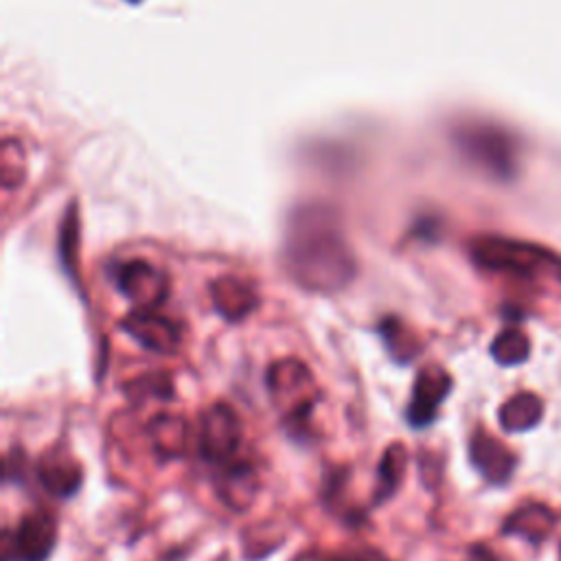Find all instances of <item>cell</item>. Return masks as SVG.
Here are the masks:
<instances>
[{"label": "cell", "instance_id": "ffe728a7", "mask_svg": "<svg viewBox=\"0 0 561 561\" xmlns=\"http://www.w3.org/2000/svg\"><path fill=\"white\" fill-rule=\"evenodd\" d=\"M11 142L4 138L2 142V186L9 191L18 186L24 178V153L22 147L15 145V153H11Z\"/></svg>", "mask_w": 561, "mask_h": 561}, {"label": "cell", "instance_id": "8fae6325", "mask_svg": "<svg viewBox=\"0 0 561 561\" xmlns=\"http://www.w3.org/2000/svg\"><path fill=\"white\" fill-rule=\"evenodd\" d=\"M259 491V478L250 462L230 460L215 467V493L230 511H245L254 502Z\"/></svg>", "mask_w": 561, "mask_h": 561}, {"label": "cell", "instance_id": "2e32d148", "mask_svg": "<svg viewBox=\"0 0 561 561\" xmlns=\"http://www.w3.org/2000/svg\"><path fill=\"white\" fill-rule=\"evenodd\" d=\"M405 462H408L405 445L392 443L383 449L379 465H377V476H375V491H373L375 506L397 493V489L403 480V473H405Z\"/></svg>", "mask_w": 561, "mask_h": 561}, {"label": "cell", "instance_id": "ba28073f", "mask_svg": "<svg viewBox=\"0 0 561 561\" xmlns=\"http://www.w3.org/2000/svg\"><path fill=\"white\" fill-rule=\"evenodd\" d=\"M121 329L147 351L171 355L180 344V327L156 313V309H134L121 320Z\"/></svg>", "mask_w": 561, "mask_h": 561}, {"label": "cell", "instance_id": "603a6c76", "mask_svg": "<svg viewBox=\"0 0 561 561\" xmlns=\"http://www.w3.org/2000/svg\"><path fill=\"white\" fill-rule=\"evenodd\" d=\"M559 561H561V543H559Z\"/></svg>", "mask_w": 561, "mask_h": 561}, {"label": "cell", "instance_id": "d6986e66", "mask_svg": "<svg viewBox=\"0 0 561 561\" xmlns=\"http://www.w3.org/2000/svg\"><path fill=\"white\" fill-rule=\"evenodd\" d=\"M77 217L75 213H68L61 226V239H59V259L66 267V272L75 278L77 276Z\"/></svg>", "mask_w": 561, "mask_h": 561}, {"label": "cell", "instance_id": "9c48e42d", "mask_svg": "<svg viewBox=\"0 0 561 561\" xmlns=\"http://www.w3.org/2000/svg\"><path fill=\"white\" fill-rule=\"evenodd\" d=\"M35 476L39 484L53 497H59V500L75 495L83 482L81 465L61 447H50L39 456L35 465Z\"/></svg>", "mask_w": 561, "mask_h": 561}, {"label": "cell", "instance_id": "5b68a950", "mask_svg": "<svg viewBox=\"0 0 561 561\" xmlns=\"http://www.w3.org/2000/svg\"><path fill=\"white\" fill-rule=\"evenodd\" d=\"M241 440H243L241 421L228 403L217 401L202 414L199 432H197V449L208 465L219 467L234 460Z\"/></svg>", "mask_w": 561, "mask_h": 561}, {"label": "cell", "instance_id": "5bb4252c", "mask_svg": "<svg viewBox=\"0 0 561 561\" xmlns=\"http://www.w3.org/2000/svg\"><path fill=\"white\" fill-rule=\"evenodd\" d=\"M147 436L160 458H175L182 456L186 449L188 425L182 416L158 414L149 421Z\"/></svg>", "mask_w": 561, "mask_h": 561}, {"label": "cell", "instance_id": "44dd1931", "mask_svg": "<svg viewBox=\"0 0 561 561\" xmlns=\"http://www.w3.org/2000/svg\"><path fill=\"white\" fill-rule=\"evenodd\" d=\"M294 561H390V559L383 557L379 550H373V548H353V550L333 552V554L305 552Z\"/></svg>", "mask_w": 561, "mask_h": 561}, {"label": "cell", "instance_id": "6da1fadb", "mask_svg": "<svg viewBox=\"0 0 561 561\" xmlns=\"http://www.w3.org/2000/svg\"><path fill=\"white\" fill-rule=\"evenodd\" d=\"M283 265L307 291L331 294L355 276V256L337 215L324 204L298 206L285 226Z\"/></svg>", "mask_w": 561, "mask_h": 561}, {"label": "cell", "instance_id": "e0dca14e", "mask_svg": "<svg viewBox=\"0 0 561 561\" xmlns=\"http://www.w3.org/2000/svg\"><path fill=\"white\" fill-rule=\"evenodd\" d=\"M383 346L388 351V355L399 362V364H408L412 362L419 353H421V342L419 337L394 316H388L379 322L377 327Z\"/></svg>", "mask_w": 561, "mask_h": 561}, {"label": "cell", "instance_id": "ac0fdd59", "mask_svg": "<svg viewBox=\"0 0 561 561\" xmlns=\"http://www.w3.org/2000/svg\"><path fill=\"white\" fill-rule=\"evenodd\" d=\"M491 357L502 364V366H515L526 362V357L530 355V342L526 337L524 331L519 329H504L502 333H497L491 342Z\"/></svg>", "mask_w": 561, "mask_h": 561}, {"label": "cell", "instance_id": "7a4b0ae2", "mask_svg": "<svg viewBox=\"0 0 561 561\" xmlns=\"http://www.w3.org/2000/svg\"><path fill=\"white\" fill-rule=\"evenodd\" d=\"M267 390L283 412V427L294 440L313 436L311 414L316 408V383L309 368L298 359H280L267 370Z\"/></svg>", "mask_w": 561, "mask_h": 561}, {"label": "cell", "instance_id": "52a82bcc", "mask_svg": "<svg viewBox=\"0 0 561 561\" xmlns=\"http://www.w3.org/2000/svg\"><path fill=\"white\" fill-rule=\"evenodd\" d=\"M454 381L451 375L438 366V364H427L419 370L410 401L405 405V421L414 430L427 427L440 408V403L447 399Z\"/></svg>", "mask_w": 561, "mask_h": 561}, {"label": "cell", "instance_id": "8992f818", "mask_svg": "<svg viewBox=\"0 0 561 561\" xmlns=\"http://www.w3.org/2000/svg\"><path fill=\"white\" fill-rule=\"evenodd\" d=\"M114 278L121 294L138 309H156L169 296V276L145 259L123 261Z\"/></svg>", "mask_w": 561, "mask_h": 561}, {"label": "cell", "instance_id": "4fadbf2b", "mask_svg": "<svg viewBox=\"0 0 561 561\" xmlns=\"http://www.w3.org/2000/svg\"><path fill=\"white\" fill-rule=\"evenodd\" d=\"M557 526V515L550 506L539 504V502H530L519 506L517 511H513L504 524H502V533L504 535H513V537H522L526 541L539 543L543 541Z\"/></svg>", "mask_w": 561, "mask_h": 561}, {"label": "cell", "instance_id": "3957f363", "mask_svg": "<svg viewBox=\"0 0 561 561\" xmlns=\"http://www.w3.org/2000/svg\"><path fill=\"white\" fill-rule=\"evenodd\" d=\"M469 252L480 267L491 272H504L524 278H535L541 274L561 276V259L537 243L508 237H478L471 241Z\"/></svg>", "mask_w": 561, "mask_h": 561}, {"label": "cell", "instance_id": "30bf717a", "mask_svg": "<svg viewBox=\"0 0 561 561\" xmlns=\"http://www.w3.org/2000/svg\"><path fill=\"white\" fill-rule=\"evenodd\" d=\"M469 460L476 471L491 484H504L515 471V454L484 430H476L469 438Z\"/></svg>", "mask_w": 561, "mask_h": 561}, {"label": "cell", "instance_id": "7c38bea8", "mask_svg": "<svg viewBox=\"0 0 561 561\" xmlns=\"http://www.w3.org/2000/svg\"><path fill=\"white\" fill-rule=\"evenodd\" d=\"M210 298L215 311L228 322H239L259 305V294L239 276H219L210 283Z\"/></svg>", "mask_w": 561, "mask_h": 561}, {"label": "cell", "instance_id": "7402d4cb", "mask_svg": "<svg viewBox=\"0 0 561 561\" xmlns=\"http://www.w3.org/2000/svg\"><path fill=\"white\" fill-rule=\"evenodd\" d=\"M467 561H497L495 554L486 548V546H471L469 548V554H467Z\"/></svg>", "mask_w": 561, "mask_h": 561}, {"label": "cell", "instance_id": "9a60e30c", "mask_svg": "<svg viewBox=\"0 0 561 561\" xmlns=\"http://www.w3.org/2000/svg\"><path fill=\"white\" fill-rule=\"evenodd\" d=\"M543 416V401L535 392H517L500 405L497 421L506 432H526Z\"/></svg>", "mask_w": 561, "mask_h": 561}, {"label": "cell", "instance_id": "277c9868", "mask_svg": "<svg viewBox=\"0 0 561 561\" xmlns=\"http://www.w3.org/2000/svg\"><path fill=\"white\" fill-rule=\"evenodd\" d=\"M57 543V519L46 508L28 511L2 535V561H46Z\"/></svg>", "mask_w": 561, "mask_h": 561}]
</instances>
